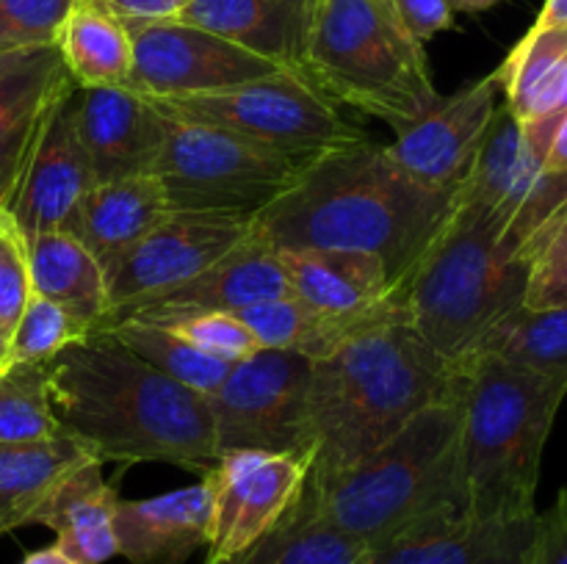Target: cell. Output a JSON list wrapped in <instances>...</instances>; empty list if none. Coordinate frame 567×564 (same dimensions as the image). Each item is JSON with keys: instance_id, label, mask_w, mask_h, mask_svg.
Here are the masks:
<instances>
[{"instance_id": "6da1fadb", "label": "cell", "mask_w": 567, "mask_h": 564, "mask_svg": "<svg viewBox=\"0 0 567 564\" xmlns=\"http://www.w3.org/2000/svg\"><path fill=\"white\" fill-rule=\"evenodd\" d=\"M48 379L61 435L103 462L214 470L219 451L208 396L161 374L109 330L89 332L50 359Z\"/></svg>"}, {"instance_id": "7a4b0ae2", "label": "cell", "mask_w": 567, "mask_h": 564, "mask_svg": "<svg viewBox=\"0 0 567 564\" xmlns=\"http://www.w3.org/2000/svg\"><path fill=\"white\" fill-rule=\"evenodd\" d=\"M452 199L410 180L388 147L363 138L305 164L299 180L252 216V232L275 249L377 254L402 291Z\"/></svg>"}, {"instance_id": "3957f363", "label": "cell", "mask_w": 567, "mask_h": 564, "mask_svg": "<svg viewBox=\"0 0 567 564\" xmlns=\"http://www.w3.org/2000/svg\"><path fill=\"white\" fill-rule=\"evenodd\" d=\"M463 393L452 368L410 324L404 304L316 359L308 390V473L349 468L421 409Z\"/></svg>"}, {"instance_id": "277c9868", "label": "cell", "mask_w": 567, "mask_h": 564, "mask_svg": "<svg viewBox=\"0 0 567 564\" xmlns=\"http://www.w3.org/2000/svg\"><path fill=\"white\" fill-rule=\"evenodd\" d=\"M532 243L513 221L468 199H452L446 221L399 291L410 324L452 368L524 304Z\"/></svg>"}, {"instance_id": "5b68a950", "label": "cell", "mask_w": 567, "mask_h": 564, "mask_svg": "<svg viewBox=\"0 0 567 564\" xmlns=\"http://www.w3.org/2000/svg\"><path fill=\"white\" fill-rule=\"evenodd\" d=\"M460 435L463 393L421 409L391 440L349 468L308 473L305 490L321 520L374 551L424 520L465 512Z\"/></svg>"}, {"instance_id": "8992f818", "label": "cell", "mask_w": 567, "mask_h": 564, "mask_svg": "<svg viewBox=\"0 0 567 564\" xmlns=\"http://www.w3.org/2000/svg\"><path fill=\"white\" fill-rule=\"evenodd\" d=\"M460 487L476 518L537 514L543 451L567 396L565 376H546L480 354L463 368Z\"/></svg>"}, {"instance_id": "52a82bcc", "label": "cell", "mask_w": 567, "mask_h": 564, "mask_svg": "<svg viewBox=\"0 0 567 564\" xmlns=\"http://www.w3.org/2000/svg\"><path fill=\"white\" fill-rule=\"evenodd\" d=\"M302 72L330 103L393 130L441 97L424 44L399 20L393 0H319Z\"/></svg>"}, {"instance_id": "ba28073f", "label": "cell", "mask_w": 567, "mask_h": 564, "mask_svg": "<svg viewBox=\"0 0 567 564\" xmlns=\"http://www.w3.org/2000/svg\"><path fill=\"white\" fill-rule=\"evenodd\" d=\"M150 103L161 114L221 127L297 164H310L369 138L313 83L291 72H275L221 92Z\"/></svg>"}, {"instance_id": "9c48e42d", "label": "cell", "mask_w": 567, "mask_h": 564, "mask_svg": "<svg viewBox=\"0 0 567 564\" xmlns=\"http://www.w3.org/2000/svg\"><path fill=\"white\" fill-rule=\"evenodd\" d=\"M153 175L172 210L255 216L288 191L305 164L214 125L166 116Z\"/></svg>"}, {"instance_id": "30bf717a", "label": "cell", "mask_w": 567, "mask_h": 564, "mask_svg": "<svg viewBox=\"0 0 567 564\" xmlns=\"http://www.w3.org/2000/svg\"><path fill=\"white\" fill-rule=\"evenodd\" d=\"M313 359L258 348L233 363L208 396L216 451H277L310 459L308 390Z\"/></svg>"}, {"instance_id": "8fae6325", "label": "cell", "mask_w": 567, "mask_h": 564, "mask_svg": "<svg viewBox=\"0 0 567 564\" xmlns=\"http://www.w3.org/2000/svg\"><path fill=\"white\" fill-rule=\"evenodd\" d=\"M252 216L172 210L109 271V310L97 330H109L142 302L197 276L247 238Z\"/></svg>"}, {"instance_id": "7c38bea8", "label": "cell", "mask_w": 567, "mask_h": 564, "mask_svg": "<svg viewBox=\"0 0 567 564\" xmlns=\"http://www.w3.org/2000/svg\"><path fill=\"white\" fill-rule=\"evenodd\" d=\"M133 64L125 88L147 100L221 92L282 72L271 61L181 20L127 22Z\"/></svg>"}, {"instance_id": "4fadbf2b", "label": "cell", "mask_w": 567, "mask_h": 564, "mask_svg": "<svg viewBox=\"0 0 567 564\" xmlns=\"http://www.w3.org/2000/svg\"><path fill=\"white\" fill-rule=\"evenodd\" d=\"M310 459L277 451H225L203 476L210 495L205 564H225L271 531L297 501Z\"/></svg>"}, {"instance_id": "5bb4252c", "label": "cell", "mask_w": 567, "mask_h": 564, "mask_svg": "<svg viewBox=\"0 0 567 564\" xmlns=\"http://www.w3.org/2000/svg\"><path fill=\"white\" fill-rule=\"evenodd\" d=\"M498 94L502 88L491 72L457 94L437 97L419 119L399 127L388 155L419 186L454 194L474 164Z\"/></svg>"}, {"instance_id": "9a60e30c", "label": "cell", "mask_w": 567, "mask_h": 564, "mask_svg": "<svg viewBox=\"0 0 567 564\" xmlns=\"http://www.w3.org/2000/svg\"><path fill=\"white\" fill-rule=\"evenodd\" d=\"M72 88L59 44L0 53V210L6 213L50 114Z\"/></svg>"}, {"instance_id": "2e32d148", "label": "cell", "mask_w": 567, "mask_h": 564, "mask_svg": "<svg viewBox=\"0 0 567 564\" xmlns=\"http://www.w3.org/2000/svg\"><path fill=\"white\" fill-rule=\"evenodd\" d=\"M72 94L75 88L50 114L9 208L11 224L22 241L39 232L61 230L78 199L97 186L92 160L78 133Z\"/></svg>"}, {"instance_id": "e0dca14e", "label": "cell", "mask_w": 567, "mask_h": 564, "mask_svg": "<svg viewBox=\"0 0 567 564\" xmlns=\"http://www.w3.org/2000/svg\"><path fill=\"white\" fill-rule=\"evenodd\" d=\"M72 103L94 180L153 175L166 119L147 97L125 86H97L75 88Z\"/></svg>"}, {"instance_id": "ac0fdd59", "label": "cell", "mask_w": 567, "mask_h": 564, "mask_svg": "<svg viewBox=\"0 0 567 564\" xmlns=\"http://www.w3.org/2000/svg\"><path fill=\"white\" fill-rule=\"evenodd\" d=\"M535 520L437 514L369 551L365 564H524Z\"/></svg>"}, {"instance_id": "d6986e66", "label": "cell", "mask_w": 567, "mask_h": 564, "mask_svg": "<svg viewBox=\"0 0 567 564\" xmlns=\"http://www.w3.org/2000/svg\"><path fill=\"white\" fill-rule=\"evenodd\" d=\"M291 296L310 310L341 321H374L402 296L377 254L349 249H277Z\"/></svg>"}, {"instance_id": "ffe728a7", "label": "cell", "mask_w": 567, "mask_h": 564, "mask_svg": "<svg viewBox=\"0 0 567 564\" xmlns=\"http://www.w3.org/2000/svg\"><path fill=\"white\" fill-rule=\"evenodd\" d=\"M291 296L280 252L249 224L247 238L214 265L183 285L133 307L125 318L142 313H238L249 304Z\"/></svg>"}, {"instance_id": "44dd1931", "label": "cell", "mask_w": 567, "mask_h": 564, "mask_svg": "<svg viewBox=\"0 0 567 564\" xmlns=\"http://www.w3.org/2000/svg\"><path fill=\"white\" fill-rule=\"evenodd\" d=\"M316 3L319 0H192L175 20L205 28L282 72L305 77Z\"/></svg>"}, {"instance_id": "7402d4cb", "label": "cell", "mask_w": 567, "mask_h": 564, "mask_svg": "<svg viewBox=\"0 0 567 564\" xmlns=\"http://www.w3.org/2000/svg\"><path fill=\"white\" fill-rule=\"evenodd\" d=\"M210 495L205 481L142 501L116 503V556L131 564H186L208 542Z\"/></svg>"}, {"instance_id": "603a6c76", "label": "cell", "mask_w": 567, "mask_h": 564, "mask_svg": "<svg viewBox=\"0 0 567 564\" xmlns=\"http://www.w3.org/2000/svg\"><path fill=\"white\" fill-rule=\"evenodd\" d=\"M169 213V199L158 177L136 175L89 188L61 230L81 241L109 271Z\"/></svg>"}, {"instance_id": "cb8c5ba5", "label": "cell", "mask_w": 567, "mask_h": 564, "mask_svg": "<svg viewBox=\"0 0 567 564\" xmlns=\"http://www.w3.org/2000/svg\"><path fill=\"white\" fill-rule=\"evenodd\" d=\"M103 459L86 457L66 470L28 525L55 531V547L75 564H103L116 556L114 514L120 492L103 479Z\"/></svg>"}, {"instance_id": "d4e9b609", "label": "cell", "mask_w": 567, "mask_h": 564, "mask_svg": "<svg viewBox=\"0 0 567 564\" xmlns=\"http://www.w3.org/2000/svg\"><path fill=\"white\" fill-rule=\"evenodd\" d=\"M31 291L70 310L81 324L97 330L109 310L105 271L81 241L64 230L39 232L25 241Z\"/></svg>"}, {"instance_id": "484cf974", "label": "cell", "mask_w": 567, "mask_h": 564, "mask_svg": "<svg viewBox=\"0 0 567 564\" xmlns=\"http://www.w3.org/2000/svg\"><path fill=\"white\" fill-rule=\"evenodd\" d=\"M493 75L504 105L518 122L563 114L567 108V25H532Z\"/></svg>"}, {"instance_id": "4316f807", "label": "cell", "mask_w": 567, "mask_h": 564, "mask_svg": "<svg viewBox=\"0 0 567 564\" xmlns=\"http://www.w3.org/2000/svg\"><path fill=\"white\" fill-rule=\"evenodd\" d=\"M55 44L75 88L127 83L133 64L131 31L125 20L100 0H78Z\"/></svg>"}, {"instance_id": "83f0119b", "label": "cell", "mask_w": 567, "mask_h": 564, "mask_svg": "<svg viewBox=\"0 0 567 564\" xmlns=\"http://www.w3.org/2000/svg\"><path fill=\"white\" fill-rule=\"evenodd\" d=\"M369 547L354 536L332 529L316 514L308 490L277 520L271 531L225 564H365Z\"/></svg>"}, {"instance_id": "f1b7e54d", "label": "cell", "mask_w": 567, "mask_h": 564, "mask_svg": "<svg viewBox=\"0 0 567 564\" xmlns=\"http://www.w3.org/2000/svg\"><path fill=\"white\" fill-rule=\"evenodd\" d=\"M94 457L70 437L28 446H0V534L31 523V514L44 501L55 481Z\"/></svg>"}, {"instance_id": "f546056e", "label": "cell", "mask_w": 567, "mask_h": 564, "mask_svg": "<svg viewBox=\"0 0 567 564\" xmlns=\"http://www.w3.org/2000/svg\"><path fill=\"white\" fill-rule=\"evenodd\" d=\"M480 354L567 379V304L543 310L518 304L482 337L474 357Z\"/></svg>"}, {"instance_id": "4dcf8cb0", "label": "cell", "mask_w": 567, "mask_h": 564, "mask_svg": "<svg viewBox=\"0 0 567 564\" xmlns=\"http://www.w3.org/2000/svg\"><path fill=\"white\" fill-rule=\"evenodd\" d=\"M109 332L116 341L125 343L133 354L155 365L161 374L181 382L183 387L199 393V396H210L230 370V363L199 352L186 337L172 332L169 326L155 324V321L122 318L109 326Z\"/></svg>"}, {"instance_id": "1f68e13d", "label": "cell", "mask_w": 567, "mask_h": 564, "mask_svg": "<svg viewBox=\"0 0 567 564\" xmlns=\"http://www.w3.org/2000/svg\"><path fill=\"white\" fill-rule=\"evenodd\" d=\"M61 437L44 363H17L0 374V446H28Z\"/></svg>"}, {"instance_id": "d6a6232c", "label": "cell", "mask_w": 567, "mask_h": 564, "mask_svg": "<svg viewBox=\"0 0 567 564\" xmlns=\"http://www.w3.org/2000/svg\"><path fill=\"white\" fill-rule=\"evenodd\" d=\"M89 326L81 324L70 310L50 299L31 293L20 321L9 341V363H44L59 357L66 346L83 341L89 335Z\"/></svg>"}, {"instance_id": "836d02e7", "label": "cell", "mask_w": 567, "mask_h": 564, "mask_svg": "<svg viewBox=\"0 0 567 564\" xmlns=\"http://www.w3.org/2000/svg\"><path fill=\"white\" fill-rule=\"evenodd\" d=\"M131 318L169 326L172 332L194 343L199 352L225 359L230 365L241 363L260 348L236 313H142L131 315Z\"/></svg>"}, {"instance_id": "e575fe53", "label": "cell", "mask_w": 567, "mask_h": 564, "mask_svg": "<svg viewBox=\"0 0 567 564\" xmlns=\"http://www.w3.org/2000/svg\"><path fill=\"white\" fill-rule=\"evenodd\" d=\"M524 304L532 310L567 304V199L535 236Z\"/></svg>"}, {"instance_id": "d590c367", "label": "cell", "mask_w": 567, "mask_h": 564, "mask_svg": "<svg viewBox=\"0 0 567 564\" xmlns=\"http://www.w3.org/2000/svg\"><path fill=\"white\" fill-rule=\"evenodd\" d=\"M78 0H0V53L59 42Z\"/></svg>"}, {"instance_id": "8d00e7d4", "label": "cell", "mask_w": 567, "mask_h": 564, "mask_svg": "<svg viewBox=\"0 0 567 564\" xmlns=\"http://www.w3.org/2000/svg\"><path fill=\"white\" fill-rule=\"evenodd\" d=\"M31 293L25 241L17 232V227L11 224L9 230L0 232V332L9 341Z\"/></svg>"}, {"instance_id": "74e56055", "label": "cell", "mask_w": 567, "mask_h": 564, "mask_svg": "<svg viewBox=\"0 0 567 564\" xmlns=\"http://www.w3.org/2000/svg\"><path fill=\"white\" fill-rule=\"evenodd\" d=\"M524 564H567V487L559 490L557 501L546 512H537Z\"/></svg>"}, {"instance_id": "f35d334b", "label": "cell", "mask_w": 567, "mask_h": 564, "mask_svg": "<svg viewBox=\"0 0 567 564\" xmlns=\"http://www.w3.org/2000/svg\"><path fill=\"white\" fill-rule=\"evenodd\" d=\"M393 9L421 44L454 28V9L449 0H393Z\"/></svg>"}, {"instance_id": "ab89813d", "label": "cell", "mask_w": 567, "mask_h": 564, "mask_svg": "<svg viewBox=\"0 0 567 564\" xmlns=\"http://www.w3.org/2000/svg\"><path fill=\"white\" fill-rule=\"evenodd\" d=\"M100 3L127 22H155L175 20L192 0H100Z\"/></svg>"}, {"instance_id": "60d3db41", "label": "cell", "mask_w": 567, "mask_h": 564, "mask_svg": "<svg viewBox=\"0 0 567 564\" xmlns=\"http://www.w3.org/2000/svg\"><path fill=\"white\" fill-rule=\"evenodd\" d=\"M546 169L554 171V175H567V108L563 111V119H559L557 133H554L551 147H548Z\"/></svg>"}, {"instance_id": "b9f144b4", "label": "cell", "mask_w": 567, "mask_h": 564, "mask_svg": "<svg viewBox=\"0 0 567 564\" xmlns=\"http://www.w3.org/2000/svg\"><path fill=\"white\" fill-rule=\"evenodd\" d=\"M567 25V0H546L537 14L535 28H563Z\"/></svg>"}, {"instance_id": "7bdbcfd3", "label": "cell", "mask_w": 567, "mask_h": 564, "mask_svg": "<svg viewBox=\"0 0 567 564\" xmlns=\"http://www.w3.org/2000/svg\"><path fill=\"white\" fill-rule=\"evenodd\" d=\"M22 564H75L64 551H59L55 545L42 547V551H33L22 558Z\"/></svg>"}, {"instance_id": "ee69618b", "label": "cell", "mask_w": 567, "mask_h": 564, "mask_svg": "<svg viewBox=\"0 0 567 564\" xmlns=\"http://www.w3.org/2000/svg\"><path fill=\"white\" fill-rule=\"evenodd\" d=\"M496 3H502V0H449V6L454 9V14H480V11H487L493 9Z\"/></svg>"}, {"instance_id": "f6af8a7d", "label": "cell", "mask_w": 567, "mask_h": 564, "mask_svg": "<svg viewBox=\"0 0 567 564\" xmlns=\"http://www.w3.org/2000/svg\"><path fill=\"white\" fill-rule=\"evenodd\" d=\"M9 337L3 335V332H0V374H3L6 368H9Z\"/></svg>"}, {"instance_id": "bcb514c9", "label": "cell", "mask_w": 567, "mask_h": 564, "mask_svg": "<svg viewBox=\"0 0 567 564\" xmlns=\"http://www.w3.org/2000/svg\"><path fill=\"white\" fill-rule=\"evenodd\" d=\"M11 227V216L6 210H0V232H6Z\"/></svg>"}]
</instances>
